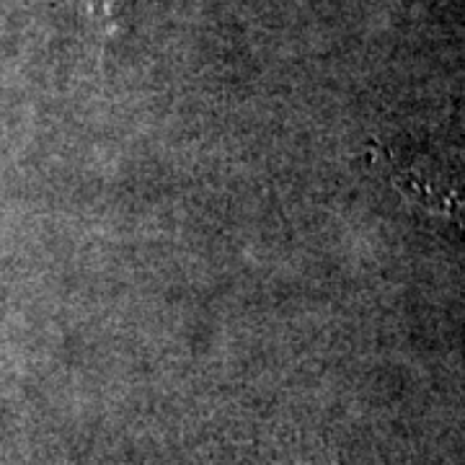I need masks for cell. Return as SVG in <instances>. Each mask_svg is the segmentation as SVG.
I'll return each instance as SVG.
<instances>
[{"label": "cell", "instance_id": "6da1fadb", "mask_svg": "<svg viewBox=\"0 0 465 465\" xmlns=\"http://www.w3.org/2000/svg\"><path fill=\"white\" fill-rule=\"evenodd\" d=\"M124 5L127 0H85V16L94 32L99 34L101 45H106L116 34Z\"/></svg>", "mask_w": 465, "mask_h": 465}]
</instances>
